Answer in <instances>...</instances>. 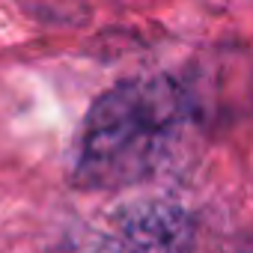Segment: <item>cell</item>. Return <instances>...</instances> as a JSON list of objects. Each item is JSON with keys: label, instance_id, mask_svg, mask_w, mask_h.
<instances>
[{"label": "cell", "instance_id": "1", "mask_svg": "<svg viewBox=\"0 0 253 253\" xmlns=\"http://www.w3.org/2000/svg\"><path fill=\"white\" fill-rule=\"evenodd\" d=\"M185 119L188 95L173 78L119 81L84 119L72 182L81 191H119L149 179L170 158Z\"/></svg>", "mask_w": 253, "mask_h": 253}, {"label": "cell", "instance_id": "2", "mask_svg": "<svg viewBox=\"0 0 253 253\" xmlns=\"http://www.w3.org/2000/svg\"><path fill=\"white\" fill-rule=\"evenodd\" d=\"M125 244L137 253H191L194 226L188 214L170 203H137L119 211Z\"/></svg>", "mask_w": 253, "mask_h": 253}, {"label": "cell", "instance_id": "3", "mask_svg": "<svg viewBox=\"0 0 253 253\" xmlns=\"http://www.w3.org/2000/svg\"><path fill=\"white\" fill-rule=\"evenodd\" d=\"M54 253H137L125 244L122 238H110V235H84V238H69L63 247H57Z\"/></svg>", "mask_w": 253, "mask_h": 253}]
</instances>
